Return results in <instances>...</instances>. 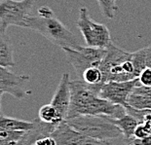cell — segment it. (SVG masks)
Here are the masks:
<instances>
[{"instance_id": "1", "label": "cell", "mask_w": 151, "mask_h": 145, "mask_svg": "<svg viewBox=\"0 0 151 145\" xmlns=\"http://www.w3.org/2000/svg\"><path fill=\"white\" fill-rule=\"evenodd\" d=\"M70 93L71 98L66 119L82 115L106 116L117 119L127 113L125 106L114 104L101 98L81 79L70 81Z\"/></svg>"}, {"instance_id": "2", "label": "cell", "mask_w": 151, "mask_h": 145, "mask_svg": "<svg viewBox=\"0 0 151 145\" xmlns=\"http://www.w3.org/2000/svg\"><path fill=\"white\" fill-rule=\"evenodd\" d=\"M29 29L43 35L53 44L63 48L78 50L81 45L74 34L55 16L54 12L47 6L39 8L37 15H30L27 21Z\"/></svg>"}, {"instance_id": "3", "label": "cell", "mask_w": 151, "mask_h": 145, "mask_svg": "<svg viewBox=\"0 0 151 145\" xmlns=\"http://www.w3.org/2000/svg\"><path fill=\"white\" fill-rule=\"evenodd\" d=\"M105 50L106 52L99 64L105 82H125L139 78L132 60L133 53L120 49L113 42Z\"/></svg>"}, {"instance_id": "4", "label": "cell", "mask_w": 151, "mask_h": 145, "mask_svg": "<svg viewBox=\"0 0 151 145\" xmlns=\"http://www.w3.org/2000/svg\"><path fill=\"white\" fill-rule=\"evenodd\" d=\"M66 122L79 133L97 140H111L123 137L121 130L104 116L82 115L66 119Z\"/></svg>"}, {"instance_id": "5", "label": "cell", "mask_w": 151, "mask_h": 145, "mask_svg": "<svg viewBox=\"0 0 151 145\" xmlns=\"http://www.w3.org/2000/svg\"><path fill=\"white\" fill-rule=\"evenodd\" d=\"M76 25L81 31L88 47L105 49L112 43V38L107 27L93 21L86 7L80 8Z\"/></svg>"}, {"instance_id": "6", "label": "cell", "mask_w": 151, "mask_h": 145, "mask_svg": "<svg viewBox=\"0 0 151 145\" xmlns=\"http://www.w3.org/2000/svg\"><path fill=\"white\" fill-rule=\"evenodd\" d=\"M33 5V0H1L0 28L6 30L10 25L25 27Z\"/></svg>"}, {"instance_id": "7", "label": "cell", "mask_w": 151, "mask_h": 145, "mask_svg": "<svg viewBox=\"0 0 151 145\" xmlns=\"http://www.w3.org/2000/svg\"><path fill=\"white\" fill-rule=\"evenodd\" d=\"M66 59L74 68L76 74L81 77L82 73L87 68L92 66H99L104 59L106 50L101 48L83 47L80 46L78 50L63 48Z\"/></svg>"}, {"instance_id": "8", "label": "cell", "mask_w": 151, "mask_h": 145, "mask_svg": "<svg viewBox=\"0 0 151 145\" xmlns=\"http://www.w3.org/2000/svg\"><path fill=\"white\" fill-rule=\"evenodd\" d=\"M29 76L17 75L7 67L0 66V92L9 93L17 99H22L30 95L31 91L27 89Z\"/></svg>"}, {"instance_id": "9", "label": "cell", "mask_w": 151, "mask_h": 145, "mask_svg": "<svg viewBox=\"0 0 151 145\" xmlns=\"http://www.w3.org/2000/svg\"><path fill=\"white\" fill-rule=\"evenodd\" d=\"M139 84V78L125 82H105L102 85L99 95L114 104L126 106L128 98L133 93L134 89Z\"/></svg>"}, {"instance_id": "10", "label": "cell", "mask_w": 151, "mask_h": 145, "mask_svg": "<svg viewBox=\"0 0 151 145\" xmlns=\"http://www.w3.org/2000/svg\"><path fill=\"white\" fill-rule=\"evenodd\" d=\"M70 79L68 73H63L58 84L57 90L53 95L51 104L57 109L63 120H66L70 105Z\"/></svg>"}, {"instance_id": "11", "label": "cell", "mask_w": 151, "mask_h": 145, "mask_svg": "<svg viewBox=\"0 0 151 145\" xmlns=\"http://www.w3.org/2000/svg\"><path fill=\"white\" fill-rule=\"evenodd\" d=\"M51 136L56 140L58 145H82L93 139L76 131L66 120H63L58 125L51 134Z\"/></svg>"}, {"instance_id": "12", "label": "cell", "mask_w": 151, "mask_h": 145, "mask_svg": "<svg viewBox=\"0 0 151 145\" xmlns=\"http://www.w3.org/2000/svg\"><path fill=\"white\" fill-rule=\"evenodd\" d=\"M104 117H106V116H104ZM106 118L111 123L116 125L121 130L122 134H123V139L125 142H128V141H130L134 137V130L140 124L136 118H134L133 116L128 113L117 119L110 118V117H106Z\"/></svg>"}, {"instance_id": "13", "label": "cell", "mask_w": 151, "mask_h": 145, "mask_svg": "<svg viewBox=\"0 0 151 145\" xmlns=\"http://www.w3.org/2000/svg\"><path fill=\"white\" fill-rule=\"evenodd\" d=\"M0 66L7 68L15 66L13 45L6 34V30L2 28H0Z\"/></svg>"}, {"instance_id": "14", "label": "cell", "mask_w": 151, "mask_h": 145, "mask_svg": "<svg viewBox=\"0 0 151 145\" xmlns=\"http://www.w3.org/2000/svg\"><path fill=\"white\" fill-rule=\"evenodd\" d=\"M34 127L33 121H24L0 115V128L12 131H28Z\"/></svg>"}, {"instance_id": "15", "label": "cell", "mask_w": 151, "mask_h": 145, "mask_svg": "<svg viewBox=\"0 0 151 145\" xmlns=\"http://www.w3.org/2000/svg\"><path fill=\"white\" fill-rule=\"evenodd\" d=\"M38 119L43 123L53 125L55 127H58V125L63 121L62 116L51 103L41 106L38 112Z\"/></svg>"}, {"instance_id": "16", "label": "cell", "mask_w": 151, "mask_h": 145, "mask_svg": "<svg viewBox=\"0 0 151 145\" xmlns=\"http://www.w3.org/2000/svg\"><path fill=\"white\" fill-rule=\"evenodd\" d=\"M127 105L133 108L144 110V109H151V96L140 93H132L128 98Z\"/></svg>"}, {"instance_id": "17", "label": "cell", "mask_w": 151, "mask_h": 145, "mask_svg": "<svg viewBox=\"0 0 151 145\" xmlns=\"http://www.w3.org/2000/svg\"><path fill=\"white\" fill-rule=\"evenodd\" d=\"M132 60L134 67V71L137 77L139 76L141 71L146 67V51L145 48L137 50L132 55Z\"/></svg>"}, {"instance_id": "18", "label": "cell", "mask_w": 151, "mask_h": 145, "mask_svg": "<svg viewBox=\"0 0 151 145\" xmlns=\"http://www.w3.org/2000/svg\"><path fill=\"white\" fill-rule=\"evenodd\" d=\"M116 1L117 0H97L104 17L110 20L115 17V13L118 10Z\"/></svg>"}, {"instance_id": "19", "label": "cell", "mask_w": 151, "mask_h": 145, "mask_svg": "<svg viewBox=\"0 0 151 145\" xmlns=\"http://www.w3.org/2000/svg\"><path fill=\"white\" fill-rule=\"evenodd\" d=\"M140 85L151 87V68L145 67L139 76Z\"/></svg>"}, {"instance_id": "20", "label": "cell", "mask_w": 151, "mask_h": 145, "mask_svg": "<svg viewBox=\"0 0 151 145\" xmlns=\"http://www.w3.org/2000/svg\"><path fill=\"white\" fill-rule=\"evenodd\" d=\"M150 135V133L148 131V128H146V126L144 124H139L134 130V137L136 138H144L146 136Z\"/></svg>"}, {"instance_id": "21", "label": "cell", "mask_w": 151, "mask_h": 145, "mask_svg": "<svg viewBox=\"0 0 151 145\" xmlns=\"http://www.w3.org/2000/svg\"><path fill=\"white\" fill-rule=\"evenodd\" d=\"M133 93H140V95H146L151 96V87L148 86H143V85H137L136 88L134 89Z\"/></svg>"}, {"instance_id": "22", "label": "cell", "mask_w": 151, "mask_h": 145, "mask_svg": "<svg viewBox=\"0 0 151 145\" xmlns=\"http://www.w3.org/2000/svg\"><path fill=\"white\" fill-rule=\"evenodd\" d=\"M82 145H114L113 143L110 142V140H105V141H102V140H97V139H91L88 142H86Z\"/></svg>"}, {"instance_id": "23", "label": "cell", "mask_w": 151, "mask_h": 145, "mask_svg": "<svg viewBox=\"0 0 151 145\" xmlns=\"http://www.w3.org/2000/svg\"><path fill=\"white\" fill-rule=\"evenodd\" d=\"M146 51V67L151 68V45L145 48Z\"/></svg>"}, {"instance_id": "24", "label": "cell", "mask_w": 151, "mask_h": 145, "mask_svg": "<svg viewBox=\"0 0 151 145\" xmlns=\"http://www.w3.org/2000/svg\"><path fill=\"white\" fill-rule=\"evenodd\" d=\"M2 95H3V93L0 92V115H2V110H1V98H2Z\"/></svg>"}]
</instances>
